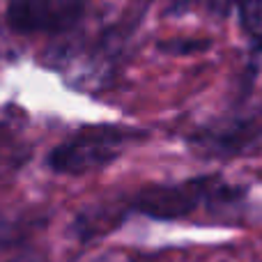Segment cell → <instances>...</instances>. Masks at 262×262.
<instances>
[{
  "label": "cell",
  "mask_w": 262,
  "mask_h": 262,
  "mask_svg": "<svg viewBox=\"0 0 262 262\" xmlns=\"http://www.w3.org/2000/svg\"><path fill=\"white\" fill-rule=\"evenodd\" d=\"M145 131L131 127H115V124H101V127H88L60 145L51 149L49 168L60 175H83L113 163L120 154L134 143L145 138Z\"/></svg>",
  "instance_id": "2"
},
{
  "label": "cell",
  "mask_w": 262,
  "mask_h": 262,
  "mask_svg": "<svg viewBox=\"0 0 262 262\" xmlns=\"http://www.w3.org/2000/svg\"><path fill=\"white\" fill-rule=\"evenodd\" d=\"M88 0H7V21L21 35H53L76 26Z\"/></svg>",
  "instance_id": "3"
},
{
  "label": "cell",
  "mask_w": 262,
  "mask_h": 262,
  "mask_svg": "<svg viewBox=\"0 0 262 262\" xmlns=\"http://www.w3.org/2000/svg\"><path fill=\"white\" fill-rule=\"evenodd\" d=\"M244 195V189L219 175L189 177L175 184H152L131 195L129 209L152 221H184L205 207L230 205Z\"/></svg>",
  "instance_id": "1"
}]
</instances>
